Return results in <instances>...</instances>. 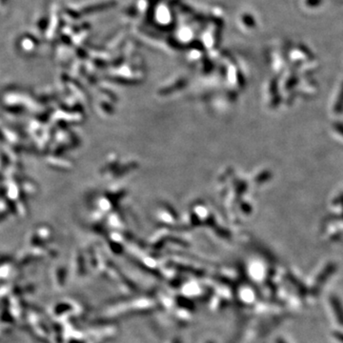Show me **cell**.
<instances>
[{
  "mask_svg": "<svg viewBox=\"0 0 343 343\" xmlns=\"http://www.w3.org/2000/svg\"><path fill=\"white\" fill-rule=\"evenodd\" d=\"M334 338L336 340H338L340 342L343 343V333H342V332H334Z\"/></svg>",
  "mask_w": 343,
  "mask_h": 343,
  "instance_id": "cell-3",
  "label": "cell"
},
{
  "mask_svg": "<svg viewBox=\"0 0 343 343\" xmlns=\"http://www.w3.org/2000/svg\"><path fill=\"white\" fill-rule=\"evenodd\" d=\"M333 269L332 268H327L323 271L322 274L320 276V278L316 280V288H320V286H322L324 282L327 280V278H329L330 274L332 272Z\"/></svg>",
  "mask_w": 343,
  "mask_h": 343,
  "instance_id": "cell-2",
  "label": "cell"
},
{
  "mask_svg": "<svg viewBox=\"0 0 343 343\" xmlns=\"http://www.w3.org/2000/svg\"><path fill=\"white\" fill-rule=\"evenodd\" d=\"M278 343H286V342H284V340H278Z\"/></svg>",
  "mask_w": 343,
  "mask_h": 343,
  "instance_id": "cell-4",
  "label": "cell"
},
{
  "mask_svg": "<svg viewBox=\"0 0 343 343\" xmlns=\"http://www.w3.org/2000/svg\"><path fill=\"white\" fill-rule=\"evenodd\" d=\"M331 305L333 308L334 314L338 320V322L343 325V307L342 304L336 296L331 298Z\"/></svg>",
  "mask_w": 343,
  "mask_h": 343,
  "instance_id": "cell-1",
  "label": "cell"
}]
</instances>
